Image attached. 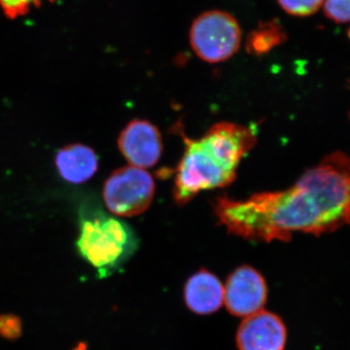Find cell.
Instances as JSON below:
<instances>
[{"label": "cell", "mask_w": 350, "mask_h": 350, "mask_svg": "<svg viewBox=\"0 0 350 350\" xmlns=\"http://www.w3.org/2000/svg\"><path fill=\"white\" fill-rule=\"evenodd\" d=\"M214 213L228 232L258 241H288L294 232L320 234L350 219V158L336 152L286 190L246 200L221 196Z\"/></svg>", "instance_id": "1"}, {"label": "cell", "mask_w": 350, "mask_h": 350, "mask_svg": "<svg viewBox=\"0 0 350 350\" xmlns=\"http://www.w3.org/2000/svg\"><path fill=\"white\" fill-rule=\"evenodd\" d=\"M185 144L183 155L174 175V199L185 206L202 191L230 185L243 157L257 142L252 126L220 122L200 138H190L179 130Z\"/></svg>", "instance_id": "2"}, {"label": "cell", "mask_w": 350, "mask_h": 350, "mask_svg": "<svg viewBox=\"0 0 350 350\" xmlns=\"http://www.w3.org/2000/svg\"><path fill=\"white\" fill-rule=\"evenodd\" d=\"M135 246V234L123 221L103 213H85L80 218L76 248L98 273L117 268L130 257Z\"/></svg>", "instance_id": "3"}, {"label": "cell", "mask_w": 350, "mask_h": 350, "mask_svg": "<svg viewBox=\"0 0 350 350\" xmlns=\"http://www.w3.org/2000/svg\"><path fill=\"white\" fill-rule=\"evenodd\" d=\"M241 31L238 21L223 11H207L193 23L190 44L195 54L209 64L228 61L238 52Z\"/></svg>", "instance_id": "4"}, {"label": "cell", "mask_w": 350, "mask_h": 350, "mask_svg": "<svg viewBox=\"0 0 350 350\" xmlns=\"http://www.w3.org/2000/svg\"><path fill=\"white\" fill-rule=\"evenodd\" d=\"M155 191V181L149 172L126 165L110 174L103 185V197L110 213L119 217H133L150 207Z\"/></svg>", "instance_id": "5"}, {"label": "cell", "mask_w": 350, "mask_h": 350, "mask_svg": "<svg viewBox=\"0 0 350 350\" xmlns=\"http://www.w3.org/2000/svg\"><path fill=\"white\" fill-rule=\"evenodd\" d=\"M267 298L266 280L253 267H239L228 278L224 287V303L234 317L246 319L261 312Z\"/></svg>", "instance_id": "6"}, {"label": "cell", "mask_w": 350, "mask_h": 350, "mask_svg": "<svg viewBox=\"0 0 350 350\" xmlns=\"http://www.w3.org/2000/svg\"><path fill=\"white\" fill-rule=\"evenodd\" d=\"M118 147L131 165L149 169L156 165L162 157V135L151 122L135 119L120 133Z\"/></svg>", "instance_id": "7"}, {"label": "cell", "mask_w": 350, "mask_h": 350, "mask_svg": "<svg viewBox=\"0 0 350 350\" xmlns=\"http://www.w3.org/2000/svg\"><path fill=\"white\" fill-rule=\"evenodd\" d=\"M286 340L282 319L264 310L244 319L237 332L239 350H284Z\"/></svg>", "instance_id": "8"}, {"label": "cell", "mask_w": 350, "mask_h": 350, "mask_svg": "<svg viewBox=\"0 0 350 350\" xmlns=\"http://www.w3.org/2000/svg\"><path fill=\"white\" fill-rule=\"evenodd\" d=\"M183 297L191 312L199 315L213 314L224 303V286L214 273L202 269L188 278Z\"/></svg>", "instance_id": "9"}, {"label": "cell", "mask_w": 350, "mask_h": 350, "mask_svg": "<svg viewBox=\"0 0 350 350\" xmlns=\"http://www.w3.org/2000/svg\"><path fill=\"white\" fill-rule=\"evenodd\" d=\"M55 163L64 180L82 184L90 180L98 169L96 152L81 144H69L57 152Z\"/></svg>", "instance_id": "10"}, {"label": "cell", "mask_w": 350, "mask_h": 350, "mask_svg": "<svg viewBox=\"0 0 350 350\" xmlns=\"http://www.w3.org/2000/svg\"><path fill=\"white\" fill-rule=\"evenodd\" d=\"M286 38V33L278 21L261 23L248 34L246 51L253 56H262L282 45Z\"/></svg>", "instance_id": "11"}, {"label": "cell", "mask_w": 350, "mask_h": 350, "mask_svg": "<svg viewBox=\"0 0 350 350\" xmlns=\"http://www.w3.org/2000/svg\"><path fill=\"white\" fill-rule=\"evenodd\" d=\"M46 1L54 2L56 0H0V9L8 19L15 20L24 17L32 9Z\"/></svg>", "instance_id": "12"}, {"label": "cell", "mask_w": 350, "mask_h": 350, "mask_svg": "<svg viewBox=\"0 0 350 350\" xmlns=\"http://www.w3.org/2000/svg\"><path fill=\"white\" fill-rule=\"evenodd\" d=\"M324 2L325 0H278L285 12L298 17L313 15L323 7Z\"/></svg>", "instance_id": "13"}, {"label": "cell", "mask_w": 350, "mask_h": 350, "mask_svg": "<svg viewBox=\"0 0 350 350\" xmlns=\"http://www.w3.org/2000/svg\"><path fill=\"white\" fill-rule=\"evenodd\" d=\"M323 9L327 17L334 22L350 23V0H325Z\"/></svg>", "instance_id": "14"}, {"label": "cell", "mask_w": 350, "mask_h": 350, "mask_svg": "<svg viewBox=\"0 0 350 350\" xmlns=\"http://www.w3.org/2000/svg\"><path fill=\"white\" fill-rule=\"evenodd\" d=\"M23 332L22 320L14 314L0 315V336L6 340H17Z\"/></svg>", "instance_id": "15"}, {"label": "cell", "mask_w": 350, "mask_h": 350, "mask_svg": "<svg viewBox=\"0 0 350 350\" xmlns=\"http://www.w3.org/2000/svg\"><path fill=\"white\" fill-rule=\"evenodd\" d=\"M75 350H87L86 345L82 344L77 345V347H76Z\"/></svg>", "instance_id": "16"}, {"label": "cell", "mask_w": 350, "mask_h": 350, "mask_svg": "<svg viewBox=\"0 0 350 350\" xmlns=\"http://www.w3.org/2000/svg\"><path fill=\"white\" fill-rule=\"evenodd\" d=\"M349 222H350V219H349Z\"/></svg>", "instance_id": "17"}]
</instances>
